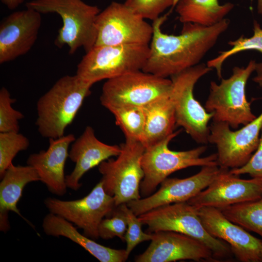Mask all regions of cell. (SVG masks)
I'll return each mask as SVG.
<instances>
[{"mask_svg":"<svg viewBox=\"0 0 262 262\" xmlns=\"http://www.w3.org/2000/svg\"><path fill=\"white\" fill-rule=\"evenodd\" d=\"M171 10L153 21L149 54L142 69L164 78L199 64L230 23L227 18L209 27L185 23L179 34H168L162 31V26Z\"/></svg>","mask_w":262,"mask_h":262,"instance_id":"cell-1","label":"cell"},{"mask_svg":"<svg viewBox=\"0 0 262 262\" xmlns=\"http://www.w3.org/2000/svg\"><path fill=\"white\" fill-rule=\"evenodd\" d=\"M93 85L76 74L58 79L37 102L35 125L40 135L48 139L64 135Z\"/></svg>","mask_w":262,"mask_h":262,"instance_id":"cell-2","label":"cell"},{"mask_svg":"<svg viewBox=\"0 0 262 262\" xmlns=\"http://www.w3.org/2000/svg\"><path fill=\"white\" fill-rule=\"evenodd\" d=\"M25 6L41 14L56 13L61 16L63 25L54 40L58 48L67 46L73 54L80 48L86 52L94 46L96 19L101 11L97 6L82 0H33Z\"/></svg>","mask_w":262,"mask_h":262,"instance_id":"cell-3","label":"cell"},{"mask_svg":"<svg viewBox=\"0 0 262 262\" xmlns=\"http://www.w3.org/2000/svg\"><path fill=\"white\" fill-rule=\"evenodd\" d=\"M180 132L175 131L163 141L145 148L141 161L144 173L140 184L143 197L152 194L159 184L176 171L191 166L218 165L216 153L201 157L206 151V146L184 151L170 149V142Z\"/></svg>","mask_w":262,"mask_h":262,"instance_id":"cell-4","label":"cell"},{"mask_svg":"<svg viewBox=\"0 0 262 262\" xmlns=\"http://www.w3.org/2000/svg\"><path fill=\"white\" fill-rule=\"evenodd\" d=\"M256 64L255 60H250L246 67H234L231 76L222 78L219 83L211 82L204 107L213 114V121L226 123L235 129L256 117L246 95L247 82L255 71Z\"/></svg>","mask_w":262,"mask_h":262,"instance_id":"cell-5","label":"cell"},{"mask_svg":"<svg viewBox=\"0 0 262 262\" xmlns=\"http://www.w3.org/2000/svg\"><path fill=\"white\" fill-rule=\"evenodd\" d=\"M212 70L206 64H199L171 77L170 98L173 102L176 126L182 127L197 143H208V125L213 114L208 112L194 95L195 84Z\"/></svg>","mask_w":262,"mask_h":262,"instance_id":"cell-6","label":"cell"},{"mask_svg":"<svg viewBox=\"0 0 262 262\" xmlns=\"http://www.w3.org/2000/svg\"><path fill=\"white\" fill-rule=\"evenodd\" d=\"M147 232L172 231L192 237L207 246L215 259H223L231 252L225 242L211 235L200 220L197 209L187 201L164 205L138 216Z\"/></svg>","mask_w":262,"mask_h":262,"instance_id":"cell-7","label":"cell"},{"mask_svg":"<svg viewBox=\"0 0 262 262\" xmlns=\"http://www.w3.org/2000/svg\"><path fill=\"white\" fill-rule=\"evenodd\" d=\"M149 52V45L95 46L78 64L76 74L94 84L103 80L142 70Z\"/></svg>","mask_w":262,"mask_h":262,"instance_id":"cell-8","label":"cell"},{"mask_svg":"<svg viewBox=\"0 0 262 262\" xmlns=\"http://www.w3.org/2000/svg\"><path fill=\"white\" fill-rule=\"evenodd\" d=\"M115 159H109L98 166L105 191L116 207L141 198L140 184L144 177L141 161L145 149L140 141L125 139Z\"/></svg>","mask_w":262,"mask_h":262,"instance_id":"cell-9","label":"cell"},{"mask_svg":"<svg viewBox=\"0 0 262 262\" xmlns=\"http://www.w3.org/2000/svg\"><path fill=\"white\" fill-rule=\"evenodd\" d=\"M171 86V79L136 70L107 80L99 99L106 109L120 105L144 107L169 95Z\"/></svg>","mask_w":262,"mask_h":262,"instance_id":"cell-10","label":"cell"},{"mask_svg":"<svg viewBox=\"0 0 262 262\" xmlns=\"http://www.w3.org/2000/svg\"><path fill=\"white\" fill-rule=\"evenodd\" d=\"M95 46L149 45L153 27L124 3L112 1L97 16Z\"/></svg>","mask_w":262,"mask_h":262,"instance_id":"cell-11","label":"cell"},{"mask_svg":"<svg viewBox=\"0 0 262 262\" xmlns=\"http://www.w3.org/2000/svg\"><path fill=\"white\" fill-rule=\"evenodd\" d=\"M44 203L49 213L75 224L83 234L93 240L99 238V226L116 206L114 198L104 190L101 181L85 196L74 200L48 197Z\"/></svg>","mask_w":262,"mask_h":262,"instance_id":"cell-12","label":"cell"},{"mask_svg":"<svg viewBox=\"0 0 262 262\" xmlns=\"http://www.w3.org/2000/svg\"><path fill=\"white\" fill-rule=\"evenodd\" d=\"M230 128L226 123L213 121L208 136V143L216 147L219 166L228 169L243 166L257 149L262 128V112L240 129Z\"/></svg>","mask_w":262,"mask_h":262,"instance_id":"cell-13","label":"cell"},{"mask_svg":"<svg viewBox=\"0 0 262 262\" xmlns=\"http://www.w3.org/2000/svg\"><path fill=\"white\" fill-rule=\"evenodd\" d=\"M221 170L218 165H207L202 166L198 173L188 178H167L154 193L126 204L139 216L160 206L188 201L207 187Z\"/></svg>","mask_w":262,"mask_h":262,"instance_id":"cell-14","label":"cell"},{"mask_svg":"<svg viewBox=\"0 0 262 262\" xmlns=\"http://www.w3.org/2000/svg\"><path fill=\"white\" fill-rule=\"evenodd\" d=\"M222 167L220 173L205 189L187 202L196 209H217L253 201L262 196V178L242 179Z\"/></svg>","mask_w":262,"mask_h":262,"instance_id":"cell-15","label":"cell"},{"mask_svg":"<svg viewBox=\"0 0 262 262\" xmlns=\"http://www.w3.org/2000/svg\"><path fill=\"white\" fill-rule=\"evenodd\" d=\"M151 233L150 245L143 253L135 257V262L217 261L207 246L192 237L172 231Z\"/></svg>","mask_w":262,"mask_h":262,"instance_id":"cell-16","label":"cell"},{"mask_svg":"<svg viewBox=\"0 0 262 262\" xmlns=\"http://www.w3.org/2000/svg\"><path fill=\"white\" fill-rule=\"evenodd\" d=\"M41 23V14L28 8L4 17L0 24V64L27 53L37 39Z\"/></svg>","mask_w":262,"mask_h":262,"instance_id":"cell-17","label":"cell"},{"mask_svg":"<svg viewBox=\"0 0 262 262\" xmlns=\"http://www.w3.org/2000/svg\"><path fill=\"white\" fill-rule=\"evenodd\" d=\"M197 209L206 230L213 237L228 244L237 260L242 262H260L262 240L229 220L219 209L205 207Z\"/></svg>","mask_w":262,"mask_h":262,"instance_id":"cell-18","label":"cell"},{"mask_svg":"<svg viewBox=\"0 0 262 262\" xmlns=\"http://www.w3.org/2000/svg\"><path fill=\"white\" fill-rule=\"evenodd\" d=\"M46 150L31 154L27 164L36 171L40 181L52 193L64 195L67 186L65 175V164L69 155V147L76 139L73 134L57 138H50Z\"/></svg>","mask_w":262,"mask_h":262,"instance_id":"cell-19","label":"cell"},{"mask_svg":"<svg viewBox=\"0 0 262 262\" xmlns=\"http://www.w3.org/2000/svg\"><path fill=\"white\" fill-rule=\"evenodd\" d=\"M121 147L105 144L96 137L91 126H87L82 134L72 143L68 157L75 164L70 174L66 176L67 187L78 190L81 186L80 180L89 170L98 166L112 157H117Z\"/></svg>","mask_w":262,"mask_h":262,"instance_id":"cell-20","label":"cell"},{"mask_svg":"<svg viewBox=\"0 0 262 262\" xmlns=\"http://www.w3.org/2000/svg\"><path fill=\"white\" fill-rule=\"evenodd\" d=\"M0 183V229L6 232L10 228L8 220L9 211L15 212L33 227L20 213L17 207L24 188L29 183L40 181L36 170L32 166L14 165L7 169Z\"/></svg>","mask_w":262,"mask_h":262,"instance_id":"cell-21","label":"cell"},{"mask_svg":"<svg viewBox=\"0 0 262 262\" xmlns=\"http://www.w3.org/2000/svg\"><path fill=\"white\" fill-rule=\"evenodd\" d=\"M42 227L46 234L68 238L81 246L101 262H124L129 256L125 249L112 248L97 243L80 233L71 222L51 213L44 217Z\"/></svg>","mask_w":262,"mask_h":262,"instance_id":"cell-22","label":"cell"},{"mask_svg":"<svg viewBox=\"0 0 262 262\" xmlns=\"http://www.w3.org/2000/svg\"><path fill=\"white\" fill-rule=\"evenodd\" d=\"M144 108L146 121L141 142L146 148L172 134L176 123L170 94L150 103Z\"/></svg>","mask_w":262,"mask_h":262,"instance_id":"cell-23","label":"cell"},{"mask_svg":"<svg viewBox=\"0 0 262 262\" xmlns=\"http://www.w3.org/2000/svg\"><path fill=\"white\" fill-rule=\"evenodd\" d=\"M234 4H221L218 0H179L175 11L182 23H192L209 27L225 19Z\"/></svg>","mask_w":262,"mask_h":262,"instance_id":"cell-24","label":"cell"},{"mask_svg":"<svg viewBox=\"0 0 262 262\" xmlns=\"http://www.w3.org/2000/svg\"><path fill=\"white\" fill-rule=\"evenodd\" d=\"M232 222L262 237V196L255 200L231 205L219 209Z\"/></svg>","mask_w":262,"mask_h":262,"instance_id":"cell-25","label":"cell"},{"mask_svg":"<svg viewBox=\"0 0 262 262\" xmlns=\"http://www.w3.org/2000/svg\"><path fill=\"white\" fill-rule=\"evenodd\" d=\"M107 109L114 115L126 139L141 142L146 121L144 107L120 105Z\"/></svg>","mask_w":262,"mask_h":262,"instance_id":"cell-26","label":"cell"},{"mask_svg":"<svg viewBox=\"0 0 262 262\" xmlns=\"http://www.w3.org/2000/svg\"><path fill=\"white\" fill-rule=\"evenodd\" d=\"M253 35L249 37L241 35L234 40H230L228 44L231 47L227 50L221 51L218 55L209 60L206 65L216 70L219 79L222 78V68L224 62L229 57L239 52L256 50L262 53V28L257 21L253 22Z\"/></svg>","mask_w":262,"mask_h":262,"instance_id":"cell-27","label":"cell"},{"mask_svg":"<svg viewBox=\"0 0 262 262\" xmlns=\"http://www.w3.org/2000/svg\"><path fill=\"white\" fill-rule=\"evenodd\" d=\"M29 146V139L19 132H0V178L17 153L27 149Z\"/></svg>","mask_w":262,"mask_h":262,"instance_id":"cell-28","label":"cell"},{"mask_svg":"<svg viewBox=\"0 0 262 262\" xmlns=\"http://www.w3.org/2000/svg\"><path fill=\"white\" fill-rule=\"evenodd\" d=\"M16 101L6 88L2 87L0 89V132H19V122L24 115L13 108L12 105Z\"/></svg>","mask_w":262,"mask_h":262,"instance_id":"cell-29","label":"cell"},{"mask_svg":"<svg viewBox=\"0 0 262 262\" xmlns=\"http://www.w3.org/2000/svg\"><path fill=\"white\" fill-rule=\"evenodd\" d=\"M124 213L127 222V229L125 236L126 243V251L129 256L132 250L142 242L150 241L151 233L142 230V223L126 203L118 206Z\"/></svg>","mask_w":262,"mask_h":262,"instance_id":"cell-30","label":"cell"},{"mask_svg":"<svg viewBox=\"0 0 262 262\" xmlns=\"http://www.w3.org/2000/svg\"><path fill=\"white\" fill-rule=\"evenodd\" d=\"M179 0H125L124 3L145 19H157L165 10L175 6Z\"/></svg>","mask_w":262,"mask_h":262,"instance_id":"cell-31","label":"cell"},{"mask_svg":"<svg viewBox=\"0 0 262 262\" xmlns=\"http://www.w3.org/2000/svg\"><path fill=\"white\" fill-rule=\"evenodd\" d=\"M127 229L126 216L117 206L110 215L101 221L98 228L99 237L106 240L117 237L124 242Z\"/></svg>","mask_w":262,"mask_h":262,"instance_id":"cell-32","label":"cell"},{"mask_svg":"<svg viewBox=\"0 0 262 262\" xmlns=\"http://www.w3.org/2000/svg\"><path fill=\"white\" fill-rule=\"evenodd\" d=\"M229 172L236 176L248 174L252 178H262V128L259 143L255 153L243 166L233 168Z\"/></svg>","mask_w":262,"mask_h":262,"instance_id":"cell-33","label":"cell"},{"mask_svg":"<svg viewBox=\"0 0 262 262\" xmlns=\"http://www.w3.org/2000/svg\"><path fill=\"white\" fill-rule=\"evenodd\" d=\"M1 2L9 10H15L22 4L24 0H0Z\"/></svg>","mask_w":262,"mask_h":262,"instance_id":"cell-34","label":"cell"},{"mask_svg":"<svg viewBox=\"0 0 262 262\" xmlns=\"http://www.w3.org/2000/svg\"><path fill=\"white\" fill-rule=\"evenodd\" d=\"M255 71L257 75L253 79V81L262 87V63L256 64Z\"/></svg>","mask_w":262,"mask_h":262,"instance_id":"cell-35","label":"cell"},{"mask_svg":"<svg viewBox=\"0 0 262 262\" xmlns=\"http://www.w3.org/2000/svg\"><path fill=\"white\" fill-rule=\"evenodd\" d=\"M257 11L259 14L262 15V0H257Z\"/></svg>","mask_w":262,"mask_h":262,"instance_id":"cell-36","label":"cell"},{"mask_svg":"<svg viewBox=\"0 0 262 262\" xmlns=\"http://www.w3.org/2000/svg\"><path fill=\"white\" fill-rule=\"evenodd\" d=\"M260 262H262V251H261V254H260Z\"/></svg>","mask_w":262,"mask_h":262,"instance_id":"cell-37","label":"cell"}]
</instances>
